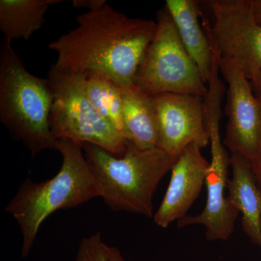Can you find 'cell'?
I'll return each instance as SVG.
<instances>
[{
	"label": "cell",
	"instance_id": "cell-7",
	"mask_svg": "<svg viewBox=\"0 0 261 261\" xmlns=\"http://www.w3.org/2000/svg\"><path fill=\"white\" fill-rule=\"evenodd\" d=\"M211 24L203 14L202 27L211 47L238 65L251 82L261 71V25L252 0H211Z\"/></svg>",
	"mask_w": 261,
	"mask_h": 261
},
{
	"label": "cell",
	"instance_id": "cell-6",
	"mask_svg": "<svg viewBox=\"0 0 261 261\" xmlns=\"http://www.w3.org/2000/svg\"><path fill=\"white\" fill-rule=\"evenodd\" d=\"M157 29L137 69L135 85L150 94H195L205 97L207 84L182 44L167 8L157 14Z\"/></svg>",
	"mask_w": 261,
	"mask_h": 261
},
{
	"label": "cell",
	"instance_id": "cell-2",
	"mask_svg": "<svg viewBox=\"0 0 261 261\" xmlns=\"http://www.w3.org/2000/svg\"><path fill=\"white\" fill-rule=\"evenodd\" d=\"M56 149L63 157L61 167L56 176L37 182L27 178L5 207L15 220L23 236L21 256L30 254L39 228L53 213L73 208L100 197L92 170L81 144L56 140Z\"/></svg>",
	"mask_w": 261,
	"mask_h": 261
},
{
	"label": "cell",
	"instance_id": "cell-16",
	"mask_svg": "<svg viewBox=\"0 0 261 261\" xmlns=\"http://www.w3.org/2000/svg\"><path fill=\"white\" fill-rule=\"evenodd\" d=\"M83 74L86 93L94 108L123 136V107L120 87L106 75L95 73Z\"/></svg>",
	"mask_w": 261,
	"mask_h": 261
},
{
	"label": "cell",
	"instance_id": "cell-4",
	"mask_svg": "<svg viewBox=\"0 0 261 261\" xmlns=\"http://www.w3.org/2000/svg\"><path fill=\"white\" fill-rule=\"evenodd\" d=\"M53 93L49 82L29 73L11 46H0V121L32 157L56 149L49 126Z\"/></svg>",
	"mask_w": 261,
	"mask_h": 261
},
{
	"label": "cell",
	"instance_id": "cell-13",
	"mask_svg": "<svg viewBox=\"0 0 261 261\" xmlns=\"http://www.w3.org/2000/svg\"><path fill=\"white\" fill-rule=\"evenodd\" d=\"M120 89L123 135L126 142L140 149L159 147V123L154 96L135 85Z\"/></svg>",
	"mask_w": 261,
	"mask_h": 261
},
{
	"label": "cell",
	"instance_id": "cell-12",
	"mask_svg": "<svg viewBox=\"0 0 261 261\" xmlns=\"http://www.w3.org/2000/svg\"><path fill=\"white\" fill-rule=\"evenodd\" d=\"M232 177L228 183V200L242 214V227L261 254V192L251 166L238 154L230 157Z\"/></svg>",
	"mask_w": 261,
	"mask_h": 261
},
{
	"label": "cell",
	"instance_id": "cell-5",
	"mask_svg": "<svg viewBox=\"0 0 261 261\" xmlns=\"http://www.w3.org/2000/svg\"><path fill=\"white\" fill-rule=\"evenodd\" d=\"M53 93L49 126L56 140L67 139L102 147L114 155L126 152L121 132L103 118L86 93L84 74L51 65L48 73Z\"/></svg>",
	"mask_w": 261,
	"mask_h": 261
},
{
	"label": "cell",
	"instance_id": "cell-15",
	"mask_svg": "<svg viewBox=\"0 0 261 261\" xmlns=\"http://www.w3.org/2000/svg\"><path fill=\"white\" fill-rule=\"evenodd\" d=\"M62 0H1L0 29L4 39L28 41L45 21V15L51 6Z\"/></svg>",
	"mask_w": 261,
	"mask_h": 261
},
{
	"label": "cell",
	"instance_id": "cell-20",
	"mask_svg": "<svg viewBox=\"0 0 261 261\" xmlns=\"http://www.w3.org/2000/svg\"><path fill=\"white\" fill-rule=\"evenodd\" d=\"M252 89H253L254 93L259 99H261V71L257 75L255 80L251 81Z\"/></svg>",
	"mask_w": 261,
	"mask_h": 261
},
{
	"label": "cell",
	"instance_id": "cell-1",
	"mask_svg": "<svg viewBox=\"0 0 261 261\" xmlns=\"http://www.w3.org/2000/svg\"><path fill=\"white\" fill-rule=\"evenodd\" d=\"M76 23L48 45L58 56L57 68L104 75L121 88L135 85L157 23L128 18L108 3L79 15Z\"/></svg>",
	"mask_w": 261,
	"mask_h": 261
},
{
	"label": "cell",
	"instance_id": "cell-21",
	"mask_svg": "<svg viewBox=\"0 0 261 261\" xmlns=\"http://www.w3.org/2000/svg\"><path fill=\"white\" fill-rule=\"evenodd\" d=\"M255 18L257 23L261 25V0H252Z\"/></svg>",
	"mask_w": 261,
	"mask_h": 261
},
{
	"label": "cell",
	"instance_id": "cell-8",
	"mask_svg": "<svg viewBox=\"0 0 261 261\" xmlns=\"http://www.w3.org/2000/svg\"><path fill=\"white\" fill-rule=\"evenodd\" d=\"M211 49L228 84V121L223 143L231 154L246 160L255 174L261 165V99L254 93L251 82L238 65Z\"/></svg>",
	"mask_w": 261,
	"mask_h": 261
},
{
	"label": "cell",
	"instance_id": "cell-14",
	"mask_svg": "<svg viewBox=\"0 0 261 261\" xmlns=\"http://www.w3.org/2000/svg\"><path fill=\"white\" fill-rule=\"evenodd\" d=\"M169 12L182 44L200 70L202 80L208 82L214 56L208 39L199 17L201 11L194 0H166Z\"/></svg>",
	"mask_w": 261,
	"mask_h": 261
},
{
	"label": "cell",
	"instance_id": "cell-3",
	"mask_svg": "<svg viewBox=\"0 0 261 261\" xmlns=\"http://www.w3.org/2000/svg\"><path fill=\"white\" fill-rule=\"evenodd\" d=\"M82 145L106 205L152 218L154 192L176 159L161 147L140 149L128 142L121 157L92 144Z\"/></svg>",
	"mask_w": 261,
	"mask_h": 261
},
{
	"label": "cell",
	"instance_id": "cell-18",
	"mask_svg": "<svg viewBox=\"0 0 261 261\" xmlns=\"http://www.w3.org/2000/svg\"><path fill=\"white\" fill-rule=\"evenodd\" d=\"M105 0H73V6L76 9H87V11L100 8L106 5Z\"/></svg>",
	"mask_w": 261,
	"mask_h": 261
},
{
	"label": "cell",
	"instance_id": "cell-19",
	"mask_svg": "<svg viewBox=\"0 0 261 261\" xmlns=\"http://www.w3.org/2000/svg\"><path fill=\"white\" fill-rule=\"evenodd\" d=\"M106 254L109 261H126L116 247L106 246Z\"/></svg>",
	"mask_w": 261,
	"mask_h": 261
},
{
	"label": "cell",
	"instance_id": "cell-22",
	"mask_svg": "<svg viewBox=\"0 0 261 261\" xmlns=\"http://www.w3.org/2000/svg\"><path fill=\"white\" fill-rule=\"evenodd\" d=\"M255 178H256L257 185H258L259 189H260L261 192V165L258 171L255 173Z\"/></svg>",
	"mask_w": 261,
	"mask_h": 261
},
{
	"label": "cell",
	"instance_id": "cell-11",
	"mask_svg": "<svg viewBox=\"0 0 261 261\" xmlns=\"http://www.w3.org/2000/svg\"><path fill=\"white\" fill-rule=\"evenodd\" d=\"M201 149L195 144L189 146L173 165L167 190L153 216L160 227L167 228L187 216L202 191L210 162L202 155Z\"/></svg>",
	"mask_w": 261,
	"mask_h": 261
},
{
	"label": "cell",
	"instance_id": "cell-9",
	"mask_svg": "<svg viewBox=\"0 0 261 261\" xmlns=\"http://www.w3.org/2000/svg\"><path fill=\"white\" fill-rule=\"evenodd\" d=\"M221 118L211 115L207 118L210 135L211 161L205 178L207 200L203 211L196 216H186L178 221L179 228L202 225L209 241L226 240L231 237L240 213L226 196L228 167L231 161L220 134Z\"/></svg>",
	"mask_w": 261,
	"mask_h": 261
},
{
	"label": "cell",
	"instance_id": "cell-10",
	"mask_svg": "<svg viewBox=\"0 0 261 261\" xmlns=\"http://www.w3.org/2000/svg\"><path fill=\"white\" fill-rule=\"evenodd\" d=\"M159 123V147L177 160L187 147L210 144L204 97L195 94L154 95Z\"/></svg>",
	"mask_w": 261,
	"mask_h": 261
},
{
	"label": "cell",
	"instance_id": "cell-17",
	"mask_svg": "<svg viewBox=\"0 0 261 261\" xmlns=\"http://www.w3.org/2000/svg\"><path fill=\"white\" fill-rule=\"evenodd\" d=\"M106 246L99 232L84 238L79 245L75 261H109Z\"/></svg>",
	"mask_w": 261,
	"mask_h": 261
}]
</instances>
